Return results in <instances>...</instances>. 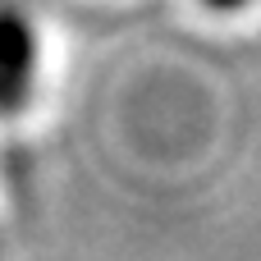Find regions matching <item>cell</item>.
I'll use <instances>...</instances> for the list:
<instances>
[{"instance_id": "1", "label": "cell", "mask_w": 261, "mask_h": 261, "mask_svg": "<svg viewBox=\"0 0 261 261\" xmlns=\"http://www.w3.org/2000/svg\"><path fill=\"white\" fill-rule=\"evenodd\" d=\"M32 73H37V32L23 9L0 5V115L28 106Z\"/></svg>"}, {"instance_id": "2", "label": "cell", "mask_w": 261, "mask_h": 261, "mask_svg": "<svg viewBox=\"0 0 261 261\" xmlns=\"http://www.w3.org/2000/svg\"><path fill=\"white\" fill-rule=\"evenodd\" d=\"M206 5H211V9H243L248 0H206Z\"/></svg>"}]
</instances>
